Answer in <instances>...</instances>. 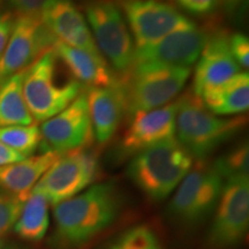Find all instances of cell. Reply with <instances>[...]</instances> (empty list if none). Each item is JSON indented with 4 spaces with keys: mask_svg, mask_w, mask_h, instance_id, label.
Returning a JSON list of instances; mask_svg holds the SVG:
<instances>
[{
    "mask_svg": "<svg viewBox=\"0 0 249 249\" xmlns=\"http://www.w3.org/2000/svg\"><path fill=\"white\" fill-rule=\"evenodd\" d=\"M191 67L160 64H135L121 75L126 116L150 111L169 104L181 92L191 75Z\"/></svg>",
    "mask_w": 249,
    "mask_h": 249,
    "instance_id": "5b68a950",
    "label": "cell"
},
{
    "mask_svg": "<svg viewBox=\"0 0 249 249\" xmlns=\"http://www.w3.org/2000/svg\"><path fill=\"white\" fill-rule=\"evenodd\" d=\"M2 1H4V0H0V4H1V2H2Z\"/></svg>",
    "mask_w": 249,
    "mask_h": 249,
    "instance_id": "d590c367",
    "label": "cell"
},
{
    "mask_svg": "<svg viewBox=\"0 0 249 249\" xmlns=\"http://www.w3.org/2000/svg\"><path fill=\"white\" fill-rule=\"evenodd\" d=\"M248 118L244 114L217 117L203 107L193 92L180 97L176 119L178 141L193 158L204 160L216 149L245 128Z\"/></svg>",
    "mask_w": 249,
    "mask_h": 249,
    "instance_id": "277c9868",
    "label": "cell"
},
{
    "mask_svg": "<svg viewBox=\"0 0 249 249\" xmlns=\"http://www.w3.org/2000/svg\"><path fill=\"white\" fill-rule=\"evenodd\" d=\"M224 183L225 179L214 164L201 160L177 187L167 207L171 219L185 226L203 222L214 211Z\"/></svg>",
    "mask_w": 249,
    "mask_h": 249,
    "instance_id": "8992f818",
    "label": "cell"
},
{
    "mask_svg": "<svg viewBox=\"0 0 249 249\" xmlns=\"http://www.w3.org/2000/svg\"><path fill=\"white\" fill-rule=\"evenodd\" d=\"M248 142H241L214 161V166L225 180L238 176H248Z\"/></svg>",
    "mask_w": 249,
    "mask_h": 249,
    "instance_id": "d4e9b609",
    "label": "cell"
},
{
    "mask_svg": "<svg viewBox=\"0 0 249 249\" xmlns=\"http://www.w3.org/2000/svg\"><path fill=\"white\" fill-rule=\"evenodd\" d=\"M23 76L24 71L0 83V128L35 123L23 97Z\"/></svg>",
    "mask_w": 249,
    "mask_h": 249,
    "instance_id": "44dd1931",
    "label": "cell"
},
{
    "mask_svg": "<svg viewBox=\"0 0 249 249\" xmlns=\"http://www.w3.org/2000/svg\"><path fill=\"white\" fill-rule=\"evenodd\" d=\"M99 173L97 154L88 147L75 149L61 154L31 192L39 193L49 204L57 205L86 191Z\"/></svg>",
    "mask_w": 249,
    "mask_h": 249,
    "instance_id": "ba28073f",
    "label": "cell"
},
{
    "mask_svg": "<svg viewBox=\"0 0 249 249\" xmlns=\"http://www.w3.org/2000/svg\"><path fill=\"white\" fill-rule=\"evenodd\" d=\"M210 35L196 65L193 93L198 97L205 89L225 82L240 73V66L230 51V35L224 28L211 24Z\"/></svg>",
    "mask_w": 249,
    "mask_h": 249,
    "instance_id": "9a60e30c",
    "label": "cell"
},
{
    "mask_svg": "<svg viewBox=\"0 0 249 249\" xmlns=\"http://www.w3.org/2000/svg\"><path fill=\"white\" fill-rule=\"evenodd\" d=\"M1 249H21V248H18V246H8V247H5V248H1Z\"/></svg>",
    "mask_w": 249,
    "mask_h": 249,
    "instance_id": "d6a6232c",
    "label": "cell"
},
{
    "mask_svg": "<svg viewBox=\"0 0 249 249\" xmlns=\"http://www.w3.org/2000/svg\"><path fill=\"white\" fill-rule=\"evenodd\" d=\"M0 142L24 157H29L42 143V135L36 124L29 126L1 127Z\"/></svg>",
    "mask_w": 249,
    "mask_h": 249,
    "instance_id": "603a6c76",
    "label": "cell"
},
{
    "mask_svg": "<svg viewBox=\"0 0 249 249\" xmlns=\"http://www.w3.org/2000/svg\"><path fill=\"white\" fill-rule=\"evenodd\" d=\"M49 225V202L39 193L31 192L14 225L15 233L23 240L37 242L44 238Z\"/></svg>",
    "mask_w": 249,
    "mask_h": 249,
    "instance_id": "7402d4cb",
    "label": "cell"
},
{
    "mask_svg": "<svg viewBox=\"0 0 249 249\" xmlns=\"http://www.w3.org/2000/svg\"><path fill=\"white\" fill-rule=\"evenodd\" d=\"M179 105L180 98L161 107L138 112L128 118L129 124L119 143L120 156H134L157 143L174 138Z\"/></svg>",
    "mask_w": 249,
    "mask_h": 249,
    "instance_id": "4fadbf2b",
    "label": "cell"
},
{
    "mask_svg": "<svg viewBox=\"0 0 249 249\" xmlns=\"http://www.w3.org/2000/svg\"><path fill=\"white\" fill-rule=\"evenodd\" d=\"M104 249H164V247L154 230L142 224L121 233Z\"/></svg>",
    "mask_w": 249,
    "mask_h": 249,
    "instance_id": "cb8c5ba5",
    "label": "cell"
},
{
    "mask_svg": "<svg viewBox=\"0 0 249 249\" xmlns=\"http://www.w3.org/2000/svg\"><path fill=\"white\" fill-rule=\"evenodd\" d=\"M192 155L176 138L134 155L127 174L149 200L160 202L176 191L193 166Z\"/></svg>",
    "mask_w": 249,
    "mask_h": 249,
    "instance_id": "3957f363",
    "label": "cell"
},
{
    "mask_svg": "<svg viewBox=\"0 0 249 249\" xmlns=\"http://www.w3.org/2000/svg\"><path fill=\"white\" fill-rule=\"evenodd\" d=\"M60 155L59 152L48 150L40 155L29 156L22 160L0 166V188L26 201L34 187L58 160Z\"/></svg>",
    "mask_w": 249,
    "mask_h": 249,
    "instance_id": "ac0fdd59",
    "label": "cell"
},
{
    "mask_svg": "<svg viewBox=\"0 0 249 249\" xmlns=\"http://www.w3.org/2000/svg\"><path fill=\"white\" fill-rule=\"evenodd\" d=\"M54 40L40 15H18L0 59V83L28 70L40 55L53 48Z\"/></svg>",
    "mask_w": 249,
    "mask_h": 249,
    "instance_id": "8fae6325",
    "label": "cell"
},
{
    "mask_svg": "<svg viewBox=\"0 0 249 249\" xmlns=\"http://www.w3.org/2000/svg\"><path fill=\"white\" fill-rule=\"evenodd\" d=\"M23 155L18 154V152L12 150L11 148L6 147L4 143L0 142V166H5V165L15 163V161L24 160Z\"/></svg>",
    "mask_w": 249,
    "mask_h": 249,
    "instance_id": "1f68e13d",
    "label": "cell"
},
{
    "mask_svg": "<svg viewBox=\"0 0 249 249\" xmlns=\"http://www.w3.org/2000/svg\"><path fill=\"white\" fill-rule=\"evenodd\" d=\"M83 88L85 86L71 75L53 49L24 71L23 97L36 123H44L65 110L83 92Z\"/></svg>",
    "mask_w": 249,
    "mask_h": 249,
    "instance_id": "7a4b0ae2",
    "label": "cell"
},
{
    "mask_svg": "<svg viewBox=\"0 0 249 249\" xmlns=\"http://www.w3.org/2000/svg\"><path fill=\"white\" fill-rule=\"evenodd\" d=\"M40 18L59 42L102 57L85 17L73 0H46Z\"/></svg>",
    "mask_w": 249,
    "mask_h": 249,
    "instance_id": "2e32d148",
    "label": "cell"
},
{
    "mask_svg": "<svg viewBox=\"0 0 249 249\" xmlns=\"http://www.w3.org/2000/svg\"><path fill=\"white\" fill-rule=\"evenodd\" d=\"M86 14L99 53L121 75L134 64L135 46L121 9L112 0H90Z\"/></svg>",
    "mask_w": 249,
    "mask_h": 249,
    "instance_id": "52a82bcc",
    "label": "cell"
},
{
    "mask_svg": "<svg viewBox=\"0 0 249 249\" xmlns=\"http://www.w3.org/2000/svg\"><path fill=\"white\" fill-rule=\"evenodd\" d=\"M43 150L59 154L86 148L93 140L86 92L40 126Z\"/></svg>",
    "mask_w": 249,
    "mask_h": 249,
    "instance_id": "7c38bea8",
    "label": "cell"
},
{
    "mask_svg": "<svg viewBox=\"0 0 249 249\" xmlns=\"http://www.w3.org/2000/svg\"><path fill=\"white\" fill-rule=\"evenodd\" d=\"M93 139L105 144L113 138L126 114L123 89L117 79L108 87H90L86 91Z\"/></svg>",
    "mask_w": 249,
    "mask_h": 249,
    "instance_id": "e0dca14e",
    "label": "cell"
},
{
    "mask_svg": "<svg viewBox=\"0 0 249 249\" xmlns=\"http://www.w3.org/2000/svg\"><path fill=\"white\" fill-rule=\"evenodd\" d=\"M46 0H11L18 15H40Z\"/></svg>",
    "mask_w": 249,
    "mask_h": 249,
    "instance_id": "f546056e",
    "label": "cell"
},
{
    "mask_svg": "<svg viewBox=\"0 0 249 249\" xmlns=\"http://www.w3.org/2000/svg\"><path fill=\"white\" fill-rule=\"evenodd\" d=\"M1 247H2V240L1 238H0V249H1Z\"/></svg>",
    "mask_w": 249,
    "mask_h": 249,
    "instance_id": "e575fe53",
    "label": "cell"
},
{
    "mask_svg": "<svg viewBox=\"0 0 249 249\" xmlns=\"http://www.w3.org/2000/svg\"><path fill=\"white\" fill-rule=\"evenodd\" d=\"M170 1H172L186 13L195 17H211L219 9V0H170Z\"/></svg>",
    "mask_w": 249,
    "mask_h": 249,
    "instance_id": "4316f807",
    "label": "cell"
},
{
    "mask_svg": "<svg viewBox=\"0 0 249 249\" xmlns=\"http://www.w3.org/2000/svg\"><path fill=\"white\" fill-rule=\"evenodd\" d=\"M216 116H239L249 107V75L240 71L225 82L205 89L197 97Z\"/></svg>",
    "mask_w": 249,
    "mask_h": 249,
    "instance_id": "ffe728a7",
    "label": "cell"
},
{
    "mask_svg": "<svg viewBox=\"0 0 249 249\" xmlns=\"http://www.w3.org/2000/svg\"><path fill=\"white\" fill-rule=\"evenodd\" d=\"M118 6L126 17L136 49L154 44L176 31L196 27L176 6L163 0H124Z\"/></svg>",
    "mask_w": 249,
    "mask_h": 249,
    "instance_id": "30bf717a",
    "label": "cell"
},
{
    "mask_svg": "<svg viewBox=\"0 0 249 249\" xmlns=\"http://www.w3.org/2000/svg\"><path fill=\"white\" fill-rule=\"evenodd\" d=\"M219 8L229 20L242 22L248 9V0H219Z\"/></svg>",
    "mask_w": 249,
    "mask_h": 249,
    "instance_id": "f1b7e54d",
    "label": "cell"
},
{
    "mask_svg": "<svg viewBox=\"0 0 249 249\" xmlns=\"http://www.w3.org/2000/svg\"><path fill=\"white\" fill-rule=\"evenodd\" d=\"M53 51L60 59L71 75L83 86L108 87L117 81L107 60L101 55H95L85 50L71 48L54 40Z\"/></svg>",
    "mask_w": 249,
    "mask_h": 249,
    "instance_id": "d6986e66",
    "label": "cell"
},
{
    "mask_svg": "<svg viewBox=\"0 0 249 249\" xmlns=\"http://www.w3.org/2000/svg\"><path fill=\"white\" fill-rule=\"evenodd\" d=\"M249 225V179L225 180L207 236L210 249H233L244 241Z\"/></svg>",
    "mask_w": 249,
    "mask_h": 249,
    "instance_id": "9c48e42d",
    "label": "cell"
},
{
    "mask_svg": "<svg viewBox=\"0 0 249 249\" xmlns=\"http://www.w3.org/2000/svg\"><path fill=\"white\" fill-rule=\"evenodd\" d=\"M230 51L238 62L241 70L247 71L249 67V39L242 33H233L230 35Z\"/></svg>",
    "mask_w": 249,
    "mask_h": 249,
    "instance_id": "83f0119b",
    "label": "cell"
},
{
    "mask_svg": "<svg viewBox=\"0 0 249 249\" xmlns=\"http://www.w3.org/2000/svg\"><path fill=\"white\" fill-rule=\"evenodd\" d=\"M121 209V197L111 182L97 183L54 205L55 249H77L111 226Z\"/></svg>",
    "mask_w": 249,
    "mask_h": 249,
    "instance_id": "6da1fadb",
    "label": "cell"
},
{
    "mask_svg": "<svg viewBox=\"0 0 249 249\" xmlns=\"http://www.w3.org/2000/svg\"><path fill=\"white\" fill-rule=\"evenodd\" d=\"M210 35V28L176 31L151 45L135 49L134 64H160L167 66L191 67L200 57Z\"/></svg>",
    "mask_w": 249,
    "mask_h": 249,
    "instance_id": "5bb4252c",
    "label": "cell"
},
{
    "mask_svg": "<svg viewBox=\"0 0 249 249\" xmlns=\"http://www.w3.org/2000/svg\"><path fill=\"white\" fill-rule=\"evenodd\" d=\"M112 1H114V2H116V4L118 5V4H119V2H121V1H124V0H112Z\"/></svg>",
    "mask_w": 249,
    "mask_h": 249,
    "instance_id": "836d02e7",
    "label": "cell"
},
{
    "mask_svg": "<svg viewBox=\"0 0 249 249\" xmlns=\"http://www.w3.org/2000/svg\"><path fill=\"white\" fill-rule=\"evenodd\" d=\"M14 20L7 13H0V59H1L4 51L7 45L9 37H11L12 29H13Z\"/></svg>",
    "mask_w": 249,
    "mask_h": 249,
    "instance_id": "4dcf8cb0",
    "label": "cell"
},
{
    "mask_svg": "<svg viewBox=\"0 0 249 249\" xmlns=\"http://www.w3.org/2000/svg\"><path fill=\"white\" fill-rule=\"evenodd\" d=\"M24 201L0 188V238L14 227Z\"/></svg>",
    "mask_w": 249,
    "mask_h": 249,
    "instance_id": "484cf974",
    "label": "cell"
}]
</instances>
